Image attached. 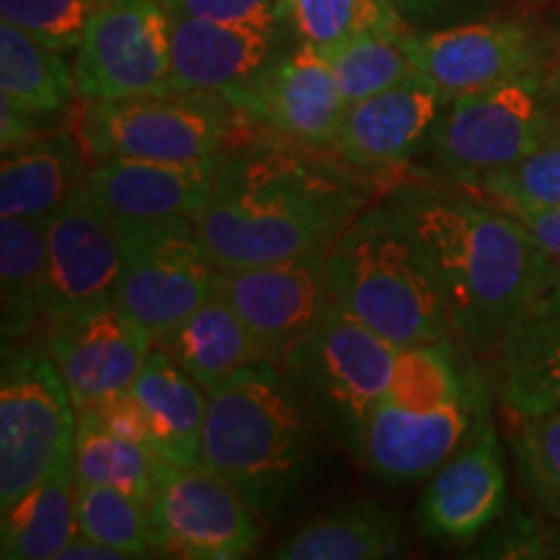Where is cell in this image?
I'll return each instance as SVG.
<instances>
[{"label":"cell","mask_w":560,"mask_h":560,"mask_svg":"<svg viewBox=\"0 0 560 560\" xmlns=\"http://www.w3.org/2000/svg\"><path fill=\"white\" fill-rule=\"evenodd\" d=\"M310 151L289 140L226 151L210 198L195 215L215 268L322 252L366 208V185Z\"/></svg>","instance_id":"obj_1"},{"label":"cell","mask_w":560,"mask_h":560,"mask_svg":"<svg viewBox=\"0 0 560 560\" xmlns=\"http://www.w3.org/2000/svg\"><path fill=\"white\" fill-rule=\"evenodd\" d=\"M387 200L416 231L454 335L475 353L493 355L560 265L514 215L467 192L402 185Z\"/></svg>","instance_id":"obj_2"},{"label":"cell","mask_w":560,"mask_h":560,"mask_svg":"<svg viewBox=\"0 0 560 560\" xmlns=\"http://www.w3.org/2000/svg\"><path fill=\"white\" fill-rule=\"evenodd\" d=\"M314 418L272 363L208 389L198 465L231 482L260 520H278L312 467Z\"/></svg>","instance_id":"obj_3"},{"label":"cell","mask_w":560,"mask_h":560,"mask_svg":"<svg viewBox=\"0 0 560 560\" xmlns=\"http://www.w3.org/2000/svg\"><path fill=\"white\" fill-rule=\"evenodd\" d=\"M332 301L397 348L454 335L425 252L392 202L366 206L327 247Z\"/></svg>","instance_id":"obj_4"},{"label":"cell","mask_w":560,"mask_h":560,"mask_svg":"<svg viewBox=\"0 0 560 560\" xmlns=\"http://www.w3.org/2000/svg\"><path fill=\"white\" fill-rule=\"evenodd\" d=\"M397 350L332 301L278 371L314 423L359 459L363 429L387 395Z\"/></svg>","instance_id":"obj_5"},{"label":"cell","mask_w":560,"mask_h":560,"mask_svg":"<svg viewBox=\"0 0 560 560\" xmlns=\"http://www.w3.org/2000/svg\"><path fill=\"white\" fill-rule=\"evenodd\" d=\"M247 117L208 91L89 102L81 138L96 159L198 161L234 149Z\"/></svg>","instance_id":"obj_6"},{"label":"cell","mask_w":560,"mask_h":560,"mask_svg":"<svg viewBox=\"0 0 560 560\" xmlns=\"http://www.w3.org/2000/svg\"><path fill=\"white\" fill-rule=\"evenodd\" d=\"M558 128L560 104L548 89V73H529L446 104L429 149L454 179L470 187L527 156Z\"/></svg>","instance_id":"obj_7"},{"label":"cell","mask_w":560,"mask_h":560,"mask_svg":"<svg viewBox=\"0 0 560 560\" xmlns=\"http://www.w3.org/2000/svg\"><path fill=\"white\" fill-rule=\"evenodd\" d=\"M75 410L47 348L3 342L0 371V506L45 480L73 452Z\"/></svg>","instance_id":"obj_8"},{"label":"cell","mask_w":560,"mask_h":560,"mask_svg":"<svg viewBox=\"0 0 560 560\" xmlns=\"http://www.w3.org/2000/svg\"><path fill=\"white\" fill-rule=\"evenodd\" d=\"M117 229L122 240L117 304L156 340L213 296L219 268L190 219H117Z\"/></svg>","instance_id":"obj_9"},{"label":"cell","mask_w":560,"mask_h":560,"mask_svg":"<svg viewBox=\"0 0 560 560\" xmlns=\"http://www.w3.org/2000/svg\"><path fill=\"white\" fill-rule=\"evenodd\" d=\"M408 50L418 73L450 104L522 75L548 73L560 39L527 19H472L410 32Z\"/></svg>","instance_id":"obj_10"},{"label":"cell","mask_w":560,"mask_h":560,"mask_svg":"<svg viewBox=\"0 0 560 560\" xmlns=\"http://www.w3.org/2000/svg\"><path fill=\"white\" fill-rule=\"evenodd\" d=\"M73 73L86 102L174 94L164 0H104L75 50Z\"/></svg>","instance_id":"obj_11"},{"label":"cell","mask_w":560,"mask_h":560,"mask_svg":"<svg viewBox=\"0 0 560 560\" xmlns=\"http://www.w3.org/2000/svg\"><path fill=\"white\" fill-rule=\"evenodd\" d=\"M149 509L161 556L236 560L252 556L262 537L249 501L200 465L164 459Z\"/></svg>","instance_id":"obj_12"},{"label":"cell","mask_w":560,"mask_h":560,"mask_svg":"<svg viewBox=\"0 0 560 560\" xmlns=\"http://www.w3.org/2000/svg\"><path fill=\"white\" fill-rule=\"evenodd\" d=\"M122 240L112 210L83 185L47 223L42 319L47 327L117 301Z\"/></svg>","instance_id":"obj_13"},{"label":"cell","mask_w":560,"mask_h":560,"mask_svg":"<svg viewBox=\"0 0 560 560\" xmlns=\"http://www.w3.org/2000/svg\"><path fill=\"white\" fill-rule=\"evenodd\" d=\"M215 293L240 314L262 359L278 369L330 310L327 249L283 262L219 268Z\"/></svg>","instance_id":"obj_14"},{"label":"cell","mask_w":560,"mask_h":560,"mask_svg":"<svg viewBox=\"0 0 560 560\" xmlns=\"http://www.w3.org/2000/svg\"><path fill=\"white\" fill-rule=\"evenodd\" d=\"M249 125L272 136L322 151L330 149L348 104L330 60L306 42L276 55L268 68L234 100Z\"/></svg>","instance_id":"obj_15"},{"label":"cell","mask_w":560,"mask_h":560,"mask_svg":"<svg viewBox=\"0 0 560 560\" xmlns=\"http://www.w3.org/2000/svg\"><path fill=\"white\" fill-rule=\"evenodd\" d=\"M153 342V335L117 301L62 319L47 335V350L58 363L75 410L128 392Z\"/></svg>","instance_id":"obj_16"},{"label":"cell","mask_w":560,"mask_h":560,"mask_svg":"<svg viewBox=\"0 0 560 560\" xmlns=\"http://www.w3.org/2000/svg\"><path fill=\"white\" fill-rule=\"evenodd\" d=\"M480 418L470 395L425 412L397 408L382 397L363 429L359 462L384 486L425 480L470 439Z\"/></svg>","instance_id":"obj_17"},{"label":"cell","mask_w":560,"mask_h":560,"mask_svg":"<svg viewBox=\"0 0 560 560\" xmlns=\"http://www.w3.org/2000/svg\"><path fill=\"white\" fill-rule=\"evenodd\" d=\"M506 509V465L495 429L482 416L470 439L425 486L418 520L433 540L470 542Z\"/></svg>","instance_id":"obj_18"},{"label":"cell","mask_w":560,"mask_h":560,"mask_svg":"<svg viewBox=\"0 0 560 560\" xmlns=\"http://www.w3.org/2000/svg\"><path fill=\"white\" fill-rule=\"evenodd\" d=\"M444 107L446 102L436 86L412 73L397 86L348 104L332 153L350 170H397L429 145Z\"/></svg>","instance_id":"obj_19"},{"label":"cell","mask_w":560,"mask_h":560,"mask_svg":"<svg viewBox=\"0 0 560 560\" xmlns=\"http://www.w3.org/2000/svg\"><path fill=\"white\" fill-rule=\"evenodd\" d=\"M223 156L226 153L198 161L102 159L89 172L86 185L117 219L195 221L219 179Z\"/></svg>","instance_id":"obj_20"},{"label":"cell","mask_w":560,"mask_h":560,"mask_svg":"<svg viewBox=\"0 0 560 560\" xmlns=\"http://www.w3.org/2000/svg\"><path fill=\"white\" fill-rule=\"evenodd\" d=\"M174 91H208L234 104L276 58L278 32L170 13Z\"/></svg>","instance_id":"obj_21"},{"label":"cell","mask_w":560,"mask_h":560,"mask_svg":"<svg viewBox=\"0 0 560 560\" xmlns=\"http://www.w3.org/2000/svg\"><path fill=\"white\" fill-rule=\"evenodd\" d=\"M493 355L503 408L520 416L560 410V272L509 327Z\"/></svg>","instance_id":"obj_22"},{"label":"cell","mask_w":560,"mask_h":560,"mask_svg":"<svg viewBox=\"0 0 560 560\" xmlns=\"http://www.w3.org/2000/svg\"><path fill=\"white\" fill-rule=\"evenodd\" d=\"M402 552V527L389 506L376 499H350L301 524L270 556L280 560H380Z\"/></svg>","instance_id":"obj_23"},{"label":"cell","mask_w":560,"mask_h":560,"mask_svg":"<svg viewBox=\"0 0 560 560\" xmlns=\"http://www.w3.org/2000/svg\"><path fill=\"white\" fill-rule=\"evenodd\" d=\"M128 392L149 418L161 457L177 465H198L208 392L156 342Z\"/></svg>","instance_id":"obj_24"},{"label":"cell","mask_w":560,"mask_h":560,"mask_svg":"<svg viewBox=\"0 0 560 560\" xmlns=\"http://www.w3.org/2000/svg\"><path fill=\"white\" fill-rule=\"evenodd\" d=\"M79 535V486L73 478V452L37 486L0 511V558L58 560Z\"/></svg>","instance_id":"obj_25"},{"label":"cell","mask_w":560,"mask_h":560,"mask_svg":"<svg viewBox=\"0 0 560 560\" xmlns=\"http://www.w3.org/2000/svg\"><path fill=\"white\" fill-rule=\"evenodd\" d=\"M83 159L70 136H42L19 151L3 153L0 215L52 219L86 185Z\"/></svg>","instance_id":"obj_26"},{"label":"cell","mask_w":560,"mask_h":560,"mask_svg":"<svg viewBox=\"0 0 560 560\" xmlns=\"http://www.w3.org/2000/svg\"><path fill=\"white\" fill-rule=\"evenodd\" d=\"M156 346L164 348L206 392L219 387L236 371L265 361L240 314L215 291L179 325L159 335Z\"/></svg>","instance_id":"obj_27"},{"label":"cell","mask_w":560,"mask_h":560,"mask_svg":"<svg viewBox=\"0 0 560 560\" xmlns=\"http://www.w3.org/2000/svg\"><path fill=\"white\" fill-rule=\"evenodd\" d=\"M50 219L0 215V330L3 342H21L42 319V280Z\"/></svg>","instance_id":"obj_28"},{"label":"cell","mask_w":560,"mask_h":560,"mask_svg":"<svg viewBox=\"0 0 560 560\" xmlns=\"http://www.w3.org/2000/svg\"><path fill=\"white\" fill-rule=\"evenodd\" d=\"M0 94L37 117L58 115L79 96L75 73L60 50L19 26L0 24Z\"/></svg>","instance_id":"obj_29"},{"label":"cell","mask_w":560,"mask_h":560,"mask_svg":"<svg viewBox=\"0 0 560 560\" xmlns=\"http://www.w3.org/2000/svg\"><path fill=\"white\" fill-rule=\"evenodd\" d=\"M164 457L151 446L109 431L91 410H79L73 441L75 486H107L151 503Z\"/></svg>","instance_id":"obj_30"},{"label":"cell","mask_w":560,"mask_h":560,"mask_svg":"<svg viewBox=\"0 0 560 560\" xmlns=\"http://www.w3.org/2000/svg\"><path fill=\"white\" fill-rule=\"evenodd\" d=\"M408 34L405 30L369 32L325 52L346 104L380 94L418 73L408 50Z\"/></svg>","instance_id":"obj_31"},{"label":"cell","mask_w":560,"mask_h":560,"mask_svg":"<svg viewBox=\"0 0 560 560\" xmlns=\"http://www.w3.org/2000/svg\"><path fill=\"white\" fill-rule=\"evenodd\" d=\"M79 532L128 558L161 556L151 509L136 495L107 486L79 488Z\"/></svg>","instance_id":"obj_32"},{"label":"cell","mask_w":560,"mask_h":560,"mask_svg":"<svg viewBox=\"0 0 560 560\" xmlns=\"http://www.w3.org/2000/svg\"><path fill=\"white\" fill-rule=\"evenodd\" d=\"M509 444L527 495L560 522V410L537 416L511 412Z\"/></svg>","instance_id":"obj_33"},{"label":"cell","mask_w":560,"mask_h":560,"mask_svg":"<svg viewBox=\"0 0 560 560\" xmlns=\"http://www.w3.org/2000/svg\"><path fill=\"white\" fill-rule=\"evenodd\" d=\"M291 24L299 42H306L322 55L369 32H410L389 0H293Z\"/></svg>","instance_id":"obj_34"},{"label":"cell","mask_w":560,"mask_h":560,"mask_svg":"<svg viewBox=\"0 0 560 560\" xmlns=\"http://www.w3.org/2000/svg\"><path fill=\"white\" fill-rule=\"evenodd\" d=\"M467 395L446 342L397 350L384 400L405 410H439Z\"/></svg>","instance_id":"obj_35"},{"label":"cell","mask_w":560,"mask_h":560,"mask_svg":"<svg viewBox=\"0 0 560 560\" xmlns=\"http://www.w3.org/2000/svg\"><path fill=\"white\" fill-rule=\"evenodd\" d=\"M465 190L486 195L493 206L560 208V128L527 156L486 174Z\"/></svg>","instance_id":"obj_36"},{"label":"cell","mask_w":560,"mask_h":560,"mask_svg":"<svg viewBox=\"0 0 560 560\" xmlns=\"http://www.w3.org/2000/svg\"><path fill=\"white\" fill-rule=\"evenodd\" d=\"M104 0H0V19L52 50H79L91 16Z\"/></svg>","instance_id":"obj_37"},{"label":"cell","mask_w":560,"mask_h":560,"mask_svg":"<svg viewBox=\"0 0 560 560\" xmlns=\"http://www.w3.org/2000/svg\"><path fill=\"white\" fill-rule=\"evenodd\" d=\"M170 13L226 26L280 32L285 24L272 0H164Z\"/></svg>","instance_id":"obj_38"},{"label":"cell","mask_w":560,"mask_h":560,"mask_svg":"<svg viewBox=\"0 0 560 560\" xmlns=\"http://www.w3.org/2000/svg\"><path fill=\"white\" fill-rule=\"evenodd\" d=\"M410 32H433L482 19L488 0H389Z\"/></svg>","instance_id":"obj_39"},{"label":"cell","mask_w":560,"mask_h":560,"mask_svg":"<svg viewBox=\"0 0 560 560\" xmlns=\"http://www.w3.org/2000/svg\"><path fill=\"white\" fill-rule=\"evenodd\" d=\"M86 410L94 412V416L100 418V423L107 425L109 431H115L125 439L138 441V444H145V446H151V450H156L149 418H145V412L140 410V405L132 400L130 392H120V395L109 397V400H104Z\"/></svg>","instance_id":"obj_40"},{"label":"cell","mask_w":560,"mask_h":560,"mask_svg":"<svg viewBox=\"0 0 560 560\" xmlns=\"http://www.w3.org/2000/svg\"><path fill=\"white\" fill-rule=\"evenodd\" d=\"M524 223L535 242L560 265V208H532V206H495Z\"/></svg>","instance_id":"obj_41"},{"label":"cell","mask_w":560,"mask_h":560,"mask_svg":"<svg viewBox=\"0 0 560 560\" xmlns=\"http://www.w3.org/2000/svg\"><path fill=\"white\" fill-rule=\"evenodd\" d=\"M37 138H42L39 117L19 107L16 102L0 96V145H3V153L24 149Z\"/></svg>","instance_id":"obj_42"},{"label":"cell","mask_w":560,"mask_h":560,"mask_svg":"<svg viewBox=\"0 0 560 560\" xmlns=\"http://www.w3.org/2000/svg\"><path fill=\"white\" fill-rule=\"evenodd\" d=\"M58 560H130L122 550L104 545L100 540H91L86 535H75L66 548H62Z\"/></svg>","instance_id":"obj_43"},{"label":"cell","mask_w":560,"mask_h":560,"mask_svg":"<svg viewBox=\"0 0 560 560\" xmlns=\"http://www.w3.org/2000/svg\"><path fill=\"white\" fill-rule=\"evenodd\" d=\"M548 89H550V94L556 96V102L560 104V52H558V58L552 60V66L548 68Z\"/></svg>","instance_id":"obj_44"},{"label":"cell","mask_w":560,"mask_h":560,"mask_svg":"<svg viewBox=\"0 0 560 560\" xmlns=\"http://www.w3.org/2000/svg\"><path fill=\"white\" fill-rule=\"evenodd\" d=\"M276 3V9L280 13V19L285 21V24H291V13H293V0H272Z\"/></svg>","instance_id":"obj_45"}]
</instances>
